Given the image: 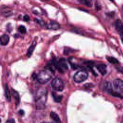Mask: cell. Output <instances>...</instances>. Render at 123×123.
Instances as JSON below:
<instances>
[{
	"label": "cell",
	"instance_id": "cell-4",
	"mask_svg": "<svg viewBox=\"0 0 123 123\" xmlns=\"http://www.w3.org/2000/svg\"><path fill=\"white\" fill-rule=\"evenodd\" d=\"M87 72L85 70H81L77 72L74 75V80L76 83L83 82L88 78Z\"/></svg>",
	"mask_w": 123,
	"mask_h": 123
},
{
	"label": "cell",
	"instance_id": "cell-8",
	"mask_svg": "<svg viewBox=\"0 0 123 123\" xmlns=\"http://www.w3.org/2000/svg\"><path fill=\"white\" fill-rule=\"evenodd\" d=\"M96 68L97 70L99 71V72L102 75H104L106 74L107 71V66L104 64H99L96 66Z\"/></svg>",
	"mask_w": 123,
	"mask_h": 123
},
{
	"label": "cell",
	"instance_id": "cell-1",
	"mask_svg": "<svg viewBox=\"0 0 123 123\" xmlns=\"http://www.w3.org/2000/svg\"><path fill=\"white\" fill-rule=\"evenodd\" d=\"M47 98V91L45 88H39L35 96V102L37 109H42L45 107Z\"/></svg>",
	"mask_w": 123,
	"mask_h": 123
},
{
	"label": "cell",
	"instance_id": "cell-12",
	"mask_svg": "<svg viewBox=\"0 0 123 123\" xmlns=\"http://www.w3.org/2000/svg\"><path fill=\"white\" fill-rule=\"evenodd\" d=\"M36 42L35 41H33V42L32 43L31 45L30 46L29 48L28 49V51H27V54H26L27 56L28 57H30L31 56V55H32V53H33V51H34V49L36 47Z\"/></svg>",
	"mask_w": 123,
	"mask_h": 123
},
{
	"label": "cell",
	"instance_id": "cell-3",
	"mask_svg": "<svg viewBox=\"0 0 123 123\" xmlns=\"http://www.w3.org/2000/svg\"><path fill=\"white\" fill-rule=\"evenodd\" d=\"M55 67L60 73H64L68 68V65L65 62V60L63 59H60L58 61H57L55 59H54L52 61H51Z\"/></svg>",
	"mask_w": 123,
	"mask_h": 123
},
{
	"label": "cell",
	"instance_id": "cell-18",
	"mask_svg": "<svg viewBox=\"0 0 123 123\" xmlns=\"http://www.w3.org/2000/svg\"><path fill=\"white\" fill-rule=\"evenodd\" d=\"M107 59L111 63L117 64L118 63V61L114 57H107Z\"/></svg>",
	"mask_w": 123,
	"mask_h": 123
},
{
	"label": "cell",
	"instance_id": "cell-11",
	"mask_svg": "<svg viewBox=\"0 0 123 123\" xmlns=\"http://www.w3.org/2000/svg\"><path fill=\"white\" fill-rule=\"evenodd\" d=\"M9 40H10V38L9 36L6 34L3 35L0 37V44L3 46L6 45L8 43Z\"/></svg>",
	"mask_w": 123,
	"mask_h": 123
},
{
	"label": "cell",
	"instance_id": "cell-23",
	"mask_svg": "<svg viewBox=\"0 0 123 123\" xmlns=\"http://www.w3.org/2000/svg\"><path fill=\"white\" fill-rule=\"evenodd\" d=\"M111 0V1H113V0Z\"/></svg>",
	"mask_w": 123,
	"mask_h": 123
},
{
	"label": "cell",
	"instance_id": "cell-17",
	"mask_svg": "<svg viewBox=\"0 0 123 123\" xmlns=\"http://www.w3.org/2000/svg\"><path fill=\"white\" fill-rule=\"evenodd\" d=\"M52 96L54 98V100L56 102H60L62 98V95H57L56 93L52 92Z\"/></svg>",
	"mask_w": 123,
	"mask_h": 123
},
{
	"label": "cell",
	"instance_id": "cell-5",
	"mask_svg": "<svg viewBox=\"0 0 123 123\" xmlns=\"http://www.w3.org/2000/svg\"><path fill=\"white\" fill-rule=\"evenodd\" d=\"M51 86L56 91H62L64 88V84L62 80L60 78H55L51 82Z\"/></svg>",
	"mask_w": 123,
	"mask_h": 123
},
{
	"label": "cell",
	"instance_id": "cell-21",
	"mask_svg": "<svg viewBox=\"0 0 123 123\" xmlns=\"http://www.w3.org/2000/svg\"><path fill=\"white\" fill-rule=\"evenodd\" d=\"M6 123H14L15 121L12 119H10L8 120L7 121H6Z\"/></svg>",
	"mask_w": 123,
	"mask_h": 123
},
{
	"label": "cell",
	"instance_id": "cell-22",
	"mask_svg": "<svg viewBox=\"0 0 123 123\" xmlns=\"http://www.w3.org/2000/svg\"><path fill=\"white\" fill-rule=\"evenodd\" d=\"M19 113L21 115H24V111H23V110H20L19 111Z\"/></svg>",
	"mask_w": 123,
	"mask_h": 123
},
{
	"label": "cell",
	"instance_id": "cell-16",
	"mask_svg": "<svg viewBox=\"0 0 123 123\" xmlns=\"http://www.w3.org/2000/svg\"><path fill=\"white\" fill-rule=\"evenodd\" d=\"M50 117L52 119V120H53L55 122H57V123L61 122L60 118L59 117L58 115L55 112L51 111L50 113Z\"/></svg>",
	"mask_w": 123,
	"mask_h": 123
},
{
	"label": "cell",
	"instance_id": "cell-9",
	"mask_svg": "<svg viewBox=\"0 0 123 123\" xmlns=\"http://www.w3.org/2000/svg\"><path fill=\"white\" fill-rule=\"evenodd\" d=\"M47 28L49 29L58 30L60 28V26L58 23L54 21H51L47 25Z\"/></svg>",
	"mask_w": 123,
	"mask_h": 123
},
{
	"label": "cell",
	"instance_id": "cell-20",
	"mask_svg": "<svg viewBox=\"0 0 123 123\" xmlns=\"http://www.w3.org/2000/svg\"><path fill=\"white\" fill-rule=\"evenodd\" d=\"M23 20L25 22H28L30 21V19L29 16L28 15H25L23 17Z\"/></svg>",
	"mask_w": 123,
	"mask_h": 123
},
{
	"label": "cell",
	"instance_id": "cell-2",
	"mask_svg": "<svg viewBox=\"0 0 123 123\" xmlns=\"http://www.w3.org/2000/svg\"><path fill=\"white\" fill-rule=\"evenodd\" d=\"M53 74V72L48 69H44L37 74V79L40 84H44L51 79Z\"/></svg>",
	"mask_w": 123,
	"mask_h": 123
},
{
	"label": "cell",
	"instance_id": "cell-15",
	"mask_svg": "<svg viewBox=\"0 0 123 123\" xmlns=\"http://www.w3.org/2000/svg\"><path fill=\"white\" fill-rule=\"evenodd\" d=\"M12 94L14 98V99L16 100V104H17L19 101H20V98H19V94L17 91L14 90L13 89H12Z\"/></svg>",
	"mask_w": 123,
	"mask_h": 123
},
{
	"label": "cell",
	"instance_id": "cell-19",
	"mask_svg": "<svg viewBox=\"0 0 123 123\" xmlns=\"http://www.w3.org/2000/svg\"><path fill=\"white\" fill-rule=\"evenodd\" d=\"M19 31L22 34H25L26 32V28L24 25H20L18 27Z\"/></svg>",
	"mask_w": 123,
	"mask_h": 123
},
{
	"label": "cell",
	"instance_id": "cell-7",
	"mask_svg": "<svg viewBox=\"0 0 123 123\" xmlns=\"http://www.w3.org/2000/svg\"><path fill=\"white\" fill-rule=\"evenodd\" d=\"M115 25L116 29L123 38V24L120 20H117L115 23Z\"/></svg>",
	"mask_w": 123,
	"mask_h": 123
},
{
	"label": "cell",
	"instance_id": "cell-6",
	"mask_svg": "<svg viewBox=\"0 0 123 123\" xmlns=\"http://www.w3.org/2000/svg\"><path fill=\"white\" fill-rule=\"evenodd\" d=\"M113 87L115 90L119 93H121L123 92V81L119 79H116L113 81Z\"/></svg>",
	"mask_w": 123,
	"mask_h": 123
},
{
	"label": "cell",
	"instance_id": "cell-10",
	"mask_svg": "<svg viewBox=\"0 0 123 123\" xmlns=\"http://www.w3.org/2000/svg\"><path fill=\"white\" fill-rule=\"evenodd\" d=\"M103 89L107 91L108 93L111 94L113 90H112V87L111 83L109 82H105L103 84Z\"/></svg>",
	"mask_w": 123,
	"mask_h": 123
},
{
	"label": "cell",
	"instance_id": "cell-13",
	"mask_svg": "<svg viewBox=\"0 0 123 123\" xmlns=\"http://www.w3.org/2000/svg\"><path fill=\"white\" fill-rule=\"evenodd\" d=\"M5 97L6 98V99L8 101H10L11 99V92L10 91V90L8 88V86L7 84L5 86Z\"/></svg>",
	"mask_w": 123,
	"mask_h": 123
},
{
	"label": "cell",
	"instance_id": "cell-14",
	"mask_svg": "<svg viewBox=\"0 0 123 123\" xmlns=\"http://www.w3.org/2000/svg\"><path fill=\"white\" fill-rule=\"evenodd\" d=\"M78 0L80 3L87 7H90L93 5L92 0Z\"/></svg>",
	"mask_w": 123,
	"mask_h": 123
}]
</instances>
